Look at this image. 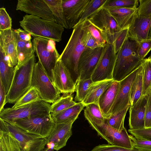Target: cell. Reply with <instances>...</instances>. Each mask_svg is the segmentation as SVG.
Instances as JSON below:
<instances>
[{"label": "cell", "instance_id": "cell-4", "mask_svg": "<svg viewBox=\"0 0 151 151\" xmlns=\"http://www.w3.org/2000/svg\"><path fill=\"white\" fill-rule=\"evenodd\" d=\"M36 59L35 54L24 63L14 67V74L6 104L15 103L29 89Z\"/></svg>", "mask_w": 151, "mask_h": 151}, {"label": "cell", "instance_id": "cell-15", "mask_svg": "<svg viewBox=\"0 0 151 151\" xmlns=\"http://www.w3.org/2000/svg\"><path fill=\"white\" fill-rule=\"evenodd\" d=\"M0 50L8 65L15 67L17 64L18 60L16 37L12 28L0 31Z\"/></svg>", "mask_w": 151, "mask_h": 151}, {"label": "cell", "instance_id": "cell-17", "mask_svg": "<svg viewBox=\"0 0 151 151\" xmlns=\"http://www.w3.org/2000/svg\"><path fill=\"white\" fill-rule=\"evenodd\" d=\"M14 30L16 38L17 65H19L34 55L35 50L31 41V35L29 33L20 28Z\"/></svg>", "mask_w": 151, "mask_h": 151}, {"label": "cell", "instance_id": "cell-26", "mask_svg": "<svg viewBox=\"0 0 151 151\" xmlns=\"http://www.w3.org/2000/svg\"><path fill=\"white\" fill-rule=\"evenodd\" d=\"M85 106L82 102H78L74 105L59 113L50 114L56 124L70 121L74 122Z\"/></svg>", "mask_w": 151, "mask_h": 151}, {"label": "cell", "instance_id": "cell-49", "mask_svg": "<svg viewBox=\"0 0 151 151\" xmlns=\"http://www.w3.org/2000/svg\"><path fill=\"white\" fill-rule=\"evenodd\" d=\"M54 150L50 149L47 147L45 148L43 151H53Z\"/></svg>", "mask_w": 151, "mask_h": 151}, {"label": "cell", "instance_id": "cell-47", "mask_svg": "<svg viewBox=\"0 0 151 151\" xmlns=\"http://www.w3.org/2000/svg\"><path fill=\"white\" fill-rule=\"evenodd\" d=\"M144 128H151V93L150 92L148 94L146 109Z\"/></svg>", "mask_w": 151, "mask_h": 151}, {"label": "cell", "instance_id": "cell-44", "mask_svg": "<svg viewBox=\"0 0 151 151\" xmlns=\"http://www.w3.org/2000/svg\"><path fill=\"white\" fill-rule=\"evenodd\" d=\"M91 151H142L135 148H128L109 144L99 145Z\"/></svg>", "mask_w": 151, "mask_h": 151}, {"label": "cell", "instance_id": "cell-20", "mask_svg": "<svg viewBox=\"0 0 151 151\" xmlns=\"http://www.w3.org/2000/svg\"><path fill=\"white\" fill-rule=\"evenodd\" d=\"M74 122L70 121L56 124L53 131L47 138V143H52L54 150L56 151L65 146L68 140L72 135V128Z\"/></svg>", "mask_w": 151, "mask_h": 151}, {"label": "cell", "instance_id": "cell-22", "mask_svg": "<svg viewBox=\"0 0 151 151\" xmlns=\"http://www.w3.org/2000/svg\"><path fill=\"white\" fill-rule=\"evenodd\" d=\"M148 94L142 96L133 106H130L129 120L130 129L144 128Z\"/></svg>", "mask_w": 151, "mask_h": 151}, {"label": "cell", "instance_id": "cell-10", "mask_svg": "<svg viewBox=\"0 0 151 151\" xmlns=\"http://www.w3.org/2000/svg\"><path fill=\"white\" fill-rule=\"evenodd\" d=\"M116 59L113 45L106 44L103 47L97 65L92 75L93 82L112 79Z\"/></svg>", "mask_w": 151, "mask_h": 151}, {"label": "cell", "instance_id": "cell-24", "mask_svg": "<svg viewBox=\"0 0 151 151\" xmlns=\"http://www.w3.org/2000/svg\"><path fill=\"white\" fill-rule=\"evenodd\" d=\"M137 7L108 8L106 9L121 30L128 28L136 14Z\"/></svg>", "mask_w": 151, "mask_h": 151}, {"label": "cell", "instance_id": "cell-35", "mask_svg": "<svg viewBox=\"0 0 151 151\" xmlns=\"http://www.w3.org/2000/svg\"><path fill=\"white\" fill-rule=\"evenodd\" d=\"M130 107L129 105L124 109L115 114L111 115L105 122L111 127L119 131H121L124 128V120L126 113Z\"/></svg>", "mask_w": 151, "mask_h": 151}, {"label": "cell", "instance_id": "cell-37", "mask_svg": "<svg viewBox=\"0 0 151 151\" xmlns=\"http://www.w3.org/2000/svg\"><path fill=\"white\" fill-rule=\"evenodd\" d=\"M41 99L36 89L31 86L27 91L14 103L12 108H16Z\"/></svg>", "mask_w": 151, "mask_h": 151}, {"label": "cell", "instance_id": "cell-3", "mask_svg": "<svg viewBox=\"0 0 151 151\" xmlns=\"http://www.w3.org/2000/svg\"><path fill=\"white\" fill-rule=\"evenodd\" d=\"M24 30L35 37H41L59 42L64 28L56 22L31 14H26L19 21Z\"/></svg>", "mask_w": 151, "mask_h": 151}, {"label": "cell", "instance_id": "cell-45", "mask_svg": "<svg viewBox=\"0 0 151 151\" xmlns=\"http://www.w3.org/2000/svg\"><path fill=\"white\" fill-rule=\"evenodd\" d=\"M128 132L137 139L151 141V128H141L130 129Z\"/></svg>", "mask_w": 151, "mask_h": 151}, {"label": "cell", "instance_id": "cell-16", "mask_svg": "<svg viewBox=\"0 0 151 151\" xmlns=\"http://www.w3.org/2000/svg\"><path fill=\"white\" fill-rule=\"evenodd\" d=\"M16 10L56 22L51 10L44 0H18Z\"/></svg>", "mask_w": 151, "mask_h": 151}, {"label": "cell", "instance_id": "cell-5", "mask_svg": "<svg viewBox=\"0 0 151 151\" xmlns=\"http://www.w3.org/2000/svg\"><path fill=\"white\" fill-rule=\"evenodd\" d=\"M82 32L81 24L73 29L69 41L58 59L69 71L76 84L79 78L78 66L79 58L83 52L87 48L81 40Z\"/></svg>", "mask_w": 151, "mask_h": 151}, {"label": "cell", "instance_id": "cell-13", "mask_svg": "<svg viewBox=\"0 0 151 151\" xmlns=\"http://www.w3.org/2000/svg\"><path fill=\"white\" fill-rule=\"evenodd\" d=\"M103 47L94 49L87 48L80 57L78 66V80L91 78Z\"/></svg>", "mask_w": 151, "mask_h": 151}, {"label": "cell", "instance_id": "cell-25", "mask_svg": "<svg viewBox=\"0 0 151 151\" xmlns=\"http://www.w3.org/2000/svg\"><path fill=\"white\" fill-rule=\"evenodd\" d=\"M114 81L112 79L93 82L90 85L83 103L85 106L91 103L98 104L100 97Z\"/></svg>", "mask_w": 151, "mask_h": 151}, {"label": "cell", "instance_id": "cell-41", "mask_svg": "<svg viewBox=\"0 0 151 151\" xmlns=\"http://www.w3.org/2000/svg\"><path fill=\"white\" fill-rule=\"evenodd\" d=\"M137 8V15L139 17L151 18V0H139Z\"/></svg>", "mask_w": 151, "mask_h": 151}, {"label": "cell", "instance_id": "cell-51", "mask_svg": "<svg viewBox=\"0 0 151 151\" xmlns=\"http://www.w3.org/2000/svg\"><path fill=\"white\" fill-rule=\"evenodd\" d=\"M149 57H150V58H151V55H150V56Z\"/></svg>", "mask_w": 151, "mask_h": 151}, {"label": "cell", "instance_id": "cell-33", "mask_svg": "<svg viewBox=\"0 0 151 151\" xmlns=\"http://www.w3.org/2000/svg\"><path fill=\"white\" fill-rule=\"evenodd\" d=\"M77 103L73 100L71 95L60 96L51 105L50 114L59 113L75 105Z\"/></svg>", "mask_w": 151, "mask_h": 151}, {"label": "cell", "instance_id": "cell-27", "mask_svg": "<svg viewBox=\"0 0 151 151\" xmlns=\"http://www.w3.org/2000/svg\"><path fill=\"white\" fill-rule=\"evenodd\" d=\"M0 52V81L4 86L7 95L13 78L14 67H11L8 65L4 59L3 54Z\"/></svg>", "mask_w": 151, "mask_h": 151}, {"label": "cell", "instance_id": "cell-40", "mask_svg": "<svg viewBox=\"0 0 151 151\" xmlns=\"http://www.w3.org/2000/svg\"><path fill=\"white\" fill-rule=\"evenodd\" d=\"M82 29L83 32L81 40L85 47L94 49L100 47H104L102 45L91 35L89 32L86 29Z\"/></svg>", "mask_w": 151, "mask_h": 151}, {"label": "cell", "instance_id": "cell-38", "mask_svg": "<svg viewBox=\"0 0 151 151\" xmlns=\"http://www.w3.org/2000/svg\"><path fill=\"white\" fill-rule=\"evenodd\" d=\"M128 28L121 30L109 39L108 44L113 45L116 54L128 37Z\"/></svg>", "mask_w": 151, "mask_h": 151}, {"label": "cell", "instance_id": "cell-46", "mask_svg": "<svg viewBox=\"0 0 151 151\" xmlns=\"http://www.w3.org/2000/svg\"><path fill=\"white\" fill-rule=\"evenodd\" d=\"M137 42L138 44V55L141 58L144 59L151 50V39H147Z\"/></svg>", "mask_w": 151, "mask_h": 151}, {"label": "cell", "instance_id": "cell-9", "mask_svg": "<svg viewBox=\"0 0 151 151\" xmlns=\"http://www.w3.org/2000/svg\"><path fill=\"white\" fill-rule=\"evenodd\" d=\"M31 86L34 87L42 100L49 104L54 103L60 97V92L55 86L40 62L33 68Z\"/></svg>", "mask_w": 151, "mask_h": 151}, {"label": "cell", "instance_id": "cell-39", "mask_svg": "<svg viewBox=\"0 0 151 151\" xmlns=\"http://www.w3.org/2000/svg\"><path fill=\"white\" fill-rule=\"evenodd\" d=\"M138 1L137 0H107L103 8L106 9L137 7Z\"/></svg>", "mask_w": 151, "mask_h": 151}, {"label": "cell", "instance_id": "cell-2", "mask_svg": "<svg viewBox=\"0 0 151 151\" xmlns=\"http://www.w3.org/2000/svg\"><path fill=\"white\" fill-rule=\"evenodd\" d=\"M138 43L129 37L116 54L113 78L120 81L130 75L141 64L144 59L138 55Z\"/></svg>", "mask_w": 151, "mask_h": 151}, {"label": "cell", "instance_id": "cell-43", "mask_svg": "<svg viewBox=\"0 0 151 151\" xmlns=\"http://www.w3.org/2000/svg\"><path fill=\"white\" fill-rule=\"evenodd\" d=\"M12 19L4 7L0 8V31L12 28Z\"/></svg>", "mask_w": 151, "mask_h": 151}, {"label": "cell", "instance_id": "cell-18", "mask_svg": "<svg viewBox=\"0 0 151 151\" xmlns=\"http://www.w3.org/2000/svg\"><path fill=\"white\" fill-rule=\"evenodd\" d=\"M90 0H62L64 14L68 29H73L77 24Z\"/></svg>", "mask_w": 151, "mask_h": 151}, {"label": "cell", "instance_id": "cell-1", "mask_svg": "<svg viewBox=\"0 0 151 151\" xmlns=\"http://www.w3.org/2000/svg\"><path fill=\"white\" fill-rule=\"evenodd\" d=\"M46 138L25 132L0 118V151H43Z\"/></svg>", "mask_w": 151, "mask_h": 151}, {"label": "cell", "instance_id": "cell-34", "mask_svg": "<svg viewBox=\"0 0 151 151\" xmlns=\"http://www.w3.org/2000/svg\"><path fill=\"white\" fill-rule=\"evenodd\" d=\"M81 24L82 29L89 32L104 47L107 44L106 34L94 25L89 20H85Z\"/></svg>", "mask_w": 151, "mask_h": 151}, {"label": "cell", "instance_id": "cell-6", "mask_svg": "<svg viewBox=\"0 0 151 151\" xmlns=\"http://www.w3.org/2000/svg\"><path fill=\"white\" fill-rule=\"evenodd\" d=\"M55 42L39 37H34L32 41L38 61L52 83L53 72L60 55Z\"/></svg>", "mask_w": 151, "mask_h": 151}, {"label": "cell", "instance_id": "cell-50", "mask_svg": "<svg viewBox=\"0 0 151 151\" xmlns=\"http://www.w3.org/2000/svg\"><path fill=\"white\" fill-rule=\"evenodd\" d=\"M148 39H151V25L150 26V31L149 33Z\"/></svg>", "mask_w": 151, "mask_h": 151}, {"label": "cell", "instance_id": "cell-29", "mask_svg": "<svg viewBox=\"0 0 151 151\" xmlns=\"http://www.w3.org/2000/svg\"><path fill=\"white\" fill-rule=\"evenodd\" d=\"M51 10L56 22L63 27L68 29L62 5V0H44Z\"/></svg>", "mask_w": 151, "mask_h": 151}, {"label": "cell", "instance_id": "cell-32", "mask_svg": "<svg viewBox=\"0 0 151 151\" xmlns=\"http://www.w3.org/2000/svg\"><path fill=\"white\" fill-rule=\"evenodd\" d=\"M143 68V88L142 96L148 94L151 91V59H144L142 63Z\"/></svg>", "mask_w": 151, "mask_h": 151}, {"label": "cell", "instance_id": "cell-36", "mask_svg": "<svg viewBox=\"0 0 151 151\" xmlns=\"http://www.w3.org/2000/svg\"><path fill=\"white\" fill-rule=\"evenodd\" d=\"M93 82L91 78L78 80L75 87L76 94L74 98L75 101L79 102L83 101L90 85Z\"/></svg>", "mask_w": 151, "mask_h": 151}, {"label": "cell", "instance_id": "cell-42", "mask_svg": "<svg viewBox=\"0 0 151 151\" xmlns=\"http://www.w3.org/2000/svg\"><path fill=\"white\" fill-rule=\"evenodd\" d=\"M132 148L142 151H151V141L137 139L132 135H129Z\"/></svg>", "mask_w": 151, "mask_h": 151}, {"label": "cell", "instance_id": "cell-19", "mask_svg": "<svg viewBox=\"0 0 151 151\" xmlns=\"http://www.w3.org/2000/svg\"><path fill=\"white\" fill-rule=\"evenodd\" d=\"M88 19L108 35H114L121 30L109 12L103 7Z\"/></svg>", "mask_w": 151, "mask_h": 151}, {"label": "cell", "instance_id": "cell-52", "mask_svg": "<svg viewBox=\"0 0 151 151\" xmlns=\"http://www.w3.org/2000/svg\"><path fill=\"white\" fill-rule=\"evenodd\" d=\"M150 92H151V91Z\"/></svg>", "mask_w": 151, "mask_h": 151}, {"label": "cell", "instance_id": "cell-8", "mask_svg": "<svg viewBox=\"0 0 151 151\" xmlns=\"http://www.w3.org/2000/svg\"><path fill=\"white\" fill-rule=\"evenodd\" d=\"M50 104L40 99L16 108H4L0 118L8 122L37 115L50 114Z\"/></svg>", "mask_w": 151, "mask_h": 151}, {"label": "cell", "instance_id": "cell-48", "mask_svg": "<svg viewBox=\"0 0 151 151\" xmlns=\"http://www.w3.org/2000/svg\"><path fill=\"white\" fill-rule=\"evenodd\" d=\"M6 96L5 88L2 82L0 81V111L4 108L6 104Z\"/></svg>", "mask_w": 151, "mask_h": 151}, {"label": "cell", "instance_id": "cell-21", "mask_svg": "<svg viewBox=\"0 0 151 151\" xmlns=\"http://www.w3.org/2000/svg\"><path fill=\"white\" fill-rule=\"evenodd\" d=\"M151 25V18L134 16L128 28V37L137 42L147 39Z\"/></svg>", "mask_w": 151, "mask_h": 151}, {"label": "cell", "instance_id": "cell-31", "mask_svg": "<svg viewBox=\"0 0 151 151\" xmlns=\"http://www.w3.org/2000/svg\"><path fill=\"white\" fill-rule=\"evenodd\" d=\"M107 0H90L86 6L81 17L73 29L88 19L103 8Z\"/></svg>", "mask_w": 151, "mask_h": 151}, {"label": "cell", "instance_id": "cell-7", "mask_svg": "<svg viewBox=\"0 0 151 151\" xmlns=\"http://www.w3.org/2000/svg\"><path fill=\"white\" fill-rule=\"evenodd\" d=\"M9 123L26 132L46 139L51 134L56 125L50 114L37 115Z\"/></svg>", "mask_w": 151, "mask_h": 151}, {"label": "cell", "instance_id": "cell-23", "mask_svg": "<svg viewBox=\"0 0 151 151\" xmlns=\"http://www.w3.org/2000/svg\"><path fill=\"white\" fill-rule=\"evenodd\" d=\"M119 86V81H114L99 99L98 105L103 116L105 119L108 118L111 115L112 108Z\"/></svg>", "mask_w": 151, "mask_h": 151}, {"label": "cell", "instance_id": "cell-11", "mask_svg": "<svg viewBox=\"0 0 151 151\" xmlns=\"http://www.w3.org/2000/svg\"><path fill=\"white\" fill-rule=\"evenodd\" d=\"M98 134L106 140L109 145L126 148H132L129 135L125 128L121 131H119L109 125L105 122L98 125L89 123Z\"/></svg>", "mask_w": 151, "mask_h": 151}, {"label": "cell", "instance_id": "cell-30", "mask_svg": "<svg viewBox=\"0 0 151 151\" xmlns=\"http://www.w3.org/2000/svg\"><path fill=\"white\" fill-rule=\"evenodd\" d=\"M142 70L138 73L132 86L130 106H133L142 96L143 88Z\"/></svg>", "mask_w": 151, "mask_h": 151}, {"label": "cell", "instance_id": "cell-28", "mask_svg": "<svg viewBox=\"0 0 151 151\" xmlns=\"http://www.w3.org/2000/svg\"><path fill=\"white\" fill-rule=\"evenodd\" d=\"M85 107L84 115L89 123L100 125L105 122L106 119L103 116L98 104L91 103Z\"/></svg>", "mask_w": 151, "mask_h": 151}, {"label": "cell", "instance_id": "cell-53", "mask_svg": "<svg viewBox=\"0 0 151 151\" xmlns=\"http://www.w3.org/2000/svg\"></svg>", "mask_w": 151, "mask_h": 151}, {"label": "cell", "instance_id": "cell-12", "mask_svg": "<svg viewBox=\"0 0 151 151\" xmlns=\"http://www.w3.org/2000/svg\"><path fill=\"white\" fill-rule=\"evenodd\" d=\"M142 69L141 64L130 75L119 81V88L112 108L111 115L120 112L130 105L132 86L137 75Z\"/></svg>", "mask_w": 151, "mask_h": 151}, {"label": "cell", "instance_id": "cell-14", "mask_svg": "<svg viewBox=\"0 0 151 151\" xmlns=\"http://www.w3.org/2000/svg\"><path fill=\"white\" fill-rule=\"evenodd\" d=\"M52 83L60 93L71 95L75 91L76 84L66 67L59 60L53 72Z\"/></svg>", "mask_w": 151, "mask_h": 151}]
</instances>
